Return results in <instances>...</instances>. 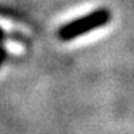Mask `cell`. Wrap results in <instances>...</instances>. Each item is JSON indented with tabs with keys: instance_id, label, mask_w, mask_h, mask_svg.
Masks as SVG:
<instances>
[{
	"instance_id": "6da1fadb",
	"label": "cell",
	"mask_w": 134,
	"mask_h": 134,
	"mask_svg": "<svg viewBox=\"0 0 134 134\" xmlns=\"http://www.w3.org/2000/svg\"><path fill=\"white\" fill-rule=\"evenodd\" d=\"M108 20H110V12L106 10V9H100V10H96L93 13L84 16V17H80L77 20L63 26L59 30V36L62 40H73L91 30L106 26Z\"/></svg>"
}]
</instances>
